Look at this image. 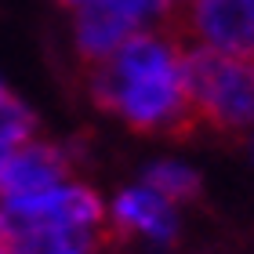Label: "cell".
I'll return each mask as SVG.
<instances>
[{
  "mask_svg": "<svg viewBox=\"0 0 254 254\" xmlns=\"http://www.w3.org/2000/svg\"><path fill=\"white\" fill-rule=\"evenodd\" d=\"M91 98L138 134H178L196 120L182 80V40L164 29L131 33L91 65Z\"/></svg>",
  "mask_w": 254,
  "mask_h": 254,
  "instance_id": "cell-1",
  "label": "cell"
},
{
  "mask_svg": "<svg viewBox=\"0 0 254 254\" xmlns=\"http://www.w3.org/2000/svg\"><path fill=\"white\" fill-rule=\"evenodd\" d=\"M182 80L196 120L233 134L254 127V55H218L182 44Z\"/></svg>",
  "mask_w": 254,
  "mask_h": 254,
  "instance_id": "cell-2",
  "label": "cell"
},
{
  "mask_svg": "<svg viewBox=\"0 0 254 254\" xmlns=\"http://www.w3.org/2000/svg\"><path fill=\"white\" fill-rule=\"evenodd\" d=\"M182 207L167 196L149 189L142 178L134 186H124L113 200H106V229L124 236H138L153 247H175L182 233Z\"/></svg>",
  "mask_w": 254,
  "mask_h": 254,
  "instance_id": "cell-3",
  "label": "cell"
},
{
  "mask_svg": "<svg viewBox=\"0 0 254 254\" xmlns=\"http://www.w3.org/2000/svg\"><path fill=\"white\" fill-rule=\"evenodd\" d=\"M189 44L218 55H254V11L247 0H189L182 4Z\"/></svg>",
  "mask_w": 254,
  "mask_h": 254,
  "instance_id": "cell-4",
  "label": "cell"
},
{
  "mask_svg": "<svg viewBox=\"0 0 254 254\" xmlns=\"http://www.w3.org/2000/svg\"><path fill=\"white\" fill-rule=\"evenodd\" d=\"M65 178H73V153L59 142L29 138L18 149H11V156L4 164V178H0V196L44 192Z\"/></svg>",
  "mask_w": 254,
  "mask_h": 254,
  "instance_id": "cell-5",
  "label": "cell"
},
{
  "mask_svg": "<svg viewBox=\"0 0 254 254\" xmlns=\"http://www.w3.org/2000/svg\"><path fill=\"white\" fill-rule=\"evenodd\" d=\"M131 37V26L109 7V0H91L73 11V51L87 65L106 62Z\"/></svg>",
  "mask_w": 254,
  "mask_h": 254,
  "instance_id": "cell-6",
  "label": "cell"
},
{
  "mask_svg": "<svg viewBox=\"0 0 254 254\" xmlns=\"http://www.w3.org/2000/svg\"><path fill=\"white\" fill-rule=\"evenodd\" d=\"M142 182L149 189H156L160 196H167L171 203H189L200 196V171L186 160H175V156H164V160H153L145 171H142Z\"/></svg>",
  "mask_w": 254,
  "mask_h": 254,
  "instance_id": "cell-7",
  "label": "cell"
},
{
  "mask_svg": "<svg viewBox=\"0 0 254 254\" xmlns=\"http://www.w3.org/2000/svg\"><path fill=\"white\" fill-rule=\"evenodd\" d=\"M37 138V113H33L18 95L0 98V145L4 149H18L22 142Z\"/></svg>",
  "mask_w": 254,
  "mask_h": 254,
  "instance_id": "cell-8",
  "label": "cell"
},
{
  "mask_svg": "<svg viewBox=\"0 0 254 254\" xmlns=\"http://www.w3.org/2000/svg\"><path fill=\"white\" fill-rule=\"evenodd\" d=\"M109 7L131 26V33L164 29V22L175 18V11H178L175 0H109Z\"/></svg>",
  "mask_w": 254,
  "mask_h": 254,
  "instance_id": "cell-9",
  "label": "cell"
},
{
  "mask_svg": "<svg viewBox=\"0 0 254 254\" xmlns=\"http://www.w3.org/2000/svg\"><path fill=\"white\" fill-rule=\"evenodd\" d=\"M7 156H11V149L0 145V178H4V164H7Z\"/></svg>",
  "mask_w": 254,
  "mask_h": 254,
  "instance_id": "cell-10",
  "label": "cell"
},
{
  "mask_svg": "<svg viewBox=\"0 0 254 254\" xmlns=\"http://www.w3.org/2000/svg\"><path fill=\"white\" fill-rule=\"evenodd\" d=\"M59 4H65V7H73V11H76V7H84V4H91V0H59Z\"/></svg>",
  "mask_w": 254,
  "mask_h": 254,
  "instance_id": "cell-11",
  "label": "cell"
},
{
  "mask_svg": "<svg viewBox=\"0 0 254 254\" xmlns=\"http://www.w3.org/2000/svg\"><path fill=\"white\" fill-rule=\"evenodd\" d=\"M247 149H251V160H254V127L247 131Z\"/></svg>",
  "mask_w": 254,
  "mask_h": 254,
  "instance_id": "cell-12",
  "label": "cell"
},
{
  "mask_svg": "<svg viewBox=\"0 0 254 254\" xmlns=\"http://www.w3.org/2000/svg\"><path fill=\"white\" fill-rule=\"evenodd\" d=\"M7 95V84H4V80H0V98H4Z\"/></svg>",
  "mask_w": 254,
  "mask_h": 254,
  "instance_id": "cell-13",
  "label": "cell"
},
{
  "mask_svg": "<svg viewBox=\"0 0 254 254\" xmlns=\"http://www.w3.org/2000/svg\"><path fill=\"white\" fill-rule=\"evenodd\" d=\"M175 4H178V7H182V4H189V0H175Z\"/></svg>",
  "mask_w": 254,
  "mask_h": 254,
  "instance_id": "cell-14",
  "label": "cell"
},
{
  "mask_svg": "<svg viewBox=\"0 0 254 254\" xmlns=\"http://www.w3.org/2000/svg\"><path fill=\"white\" fill-rule=\"evenodd\" d=\"M0 254H7V247H4V244H0Z\"/></svg>",
  "mask_w": 254,
  "mask_h": 254,
  "instance_id": "cell-15",
  "label": "cell"
},
{
  "mask_svg": "<svg viewBox=\"0 0 254 254\" xmlns=\"http://www.w3.org/2000/svg\"><path fill=\"white\" fill-rule=\"evenodd\" d=\"M80 254H98V251H80Z\"/></svg>",
  "mask_w": 254,
  "mask_h": 254,
  "instance_id": "cell-16",
  "label": "cell"
},
{
  "mask_svg": "<svg viewBox=\"0 0 254 254\" xmlns=\"http://www.w3.org/2000/svg\"><path fill=\"white\" fill-rule=\"evenodd\" d=\"M247 4H251V11H254V0H247Z\"/></svg>",
  "mask_w": 254,
  "mask_h": 254,
  "instance_id": "cell-17",
  "label": "cell"
}]
</instances>
